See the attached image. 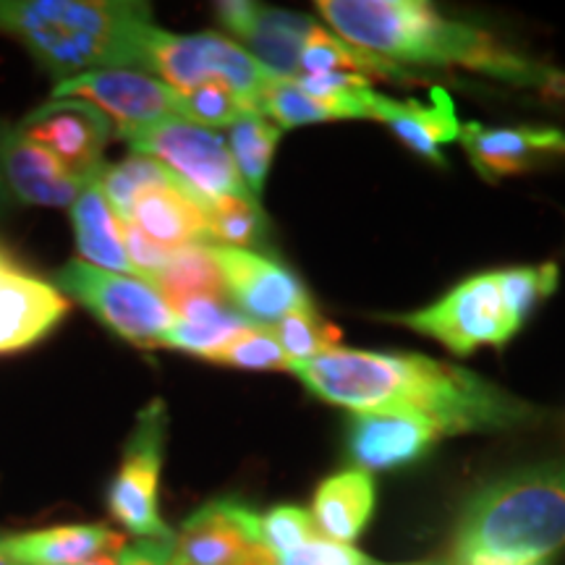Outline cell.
Wrapping results in <instances>:
<instances>
[{
    "label": "cell",
    "mask_w": 565,
    "mask_h": 565,
    "mask_svg": "<svg viewBox=\"0 0 565 565\" xmlns=\"http://www.w3.org/2000/svg\"><path fill=\"white\" fill-rule=\"evenodd\" d=\"M267 553L259 513L238 498H215L173 532V565H249Z\"/></svg>",
    "instance_id": "obj_11"
},
{
    "label": "cell",
    "mask_w": 565,
    "mask_h": 565,
    "mask_svg": "<svg viewBox=\"0 0 565 565\" xmlns=\"http://www.w3.org/2000/svg\"><path fill=\"white\" fill-rule=\"evenodd\" d=\"M291 372L328 404L353 414H416L443 435L505 429L536 419V408L477 372L422 353L333 349L294 362Z\"/></svg>",
    "instance_id": "obj_1"
},
{
    "label": "cell",
    "mask_w": 565,
    "mask_h": 565,
    "mask_svg": "<svg viewBox=\"0 0 565 565\" xmlns=\"http://www.w3.org/2000/svg\"><path fill=\"white\" fill-rule=\"evenodd\" d=\"M168 445V406L154 398L141 408L121 463L110 479L105 503L113 521L137 540H171L173 529L160 513V477Z\"/></svg>",
    "instance_id": "obj_8"
},
{
    "label": "cell",
    "mask_w": 565,
    "mask_h": 565,
    "mask_svg": "<svg viewBox=\"0 0 565 565\" xmlns=\"http://www.w3.org/2000/svg\"><path fill=\"white\" fill-rule=\"evenodd\" d=\"M252 322L244 315H238L236 309H231L228 315L217 317V320H204V322H175L171 330L158 341V349H173L192 353V356L210 359L217 351H223L233 338L244 330H249Z\"/></svg>",
    "instance_id": "obj_31"
},
{
    "label": "cell",
    "mask_w": 565,
    "mask_h": 565,
    "mask_svg": "<svg viewBox=\"0 0 565 565\" xmlns=\"http://www.w3.org/2000/svg\"><path fill=\"white\" fill-rule=\"evenodd\" d=\"M0 175L9 200L24 207H71L82 189L92 183L63 166L47 147L24 137L17 126H11L0 150Z\"/></svg>",
    "instance_id": "obj_16"
},
{
    "label": "cell",
    "mask_w": 565,
    "mask_h": 565,
    "mask_svg": "<svg viewBox=\"0 0 565 565\" xmlns=\"http://www.w3.org/2000/svg\"><path fill=\"white\" fill-rule=\"evenodd\" d=\"M11 126H13V124L3 121V118H0V150H3V141H6V137H9ZM6 202H9V194H6V186H3V175H0V210L6 207Z\"/></svg>",
    "instance_id": "obj_39"
},
{
    "label": "cell",
    "mask_w": 565,
    "mask_h": 565,
    "mask_svg": "<svg viewBox=\"0 0 565 565\" xmlns=\"http://www.w3.org/2000/svg\"><path fill=\"white\" fill-rule=\"evenodd\" d=\"M259 532H263V545L270 557L291 553L294 547L320 534L312 513L296 505H278L259 515Z\"/></svg>",
    "instance_id": "obj_35"
},
{
    "label": "cell",
    "mask_w": 565,
    "mask_h": 565,
    "mask_svg": "<svg viewBox=\"0 0 565 565\" xmlns=\"http://www.w3.org/2000/svg\"><path fill=\"white\" fill-rule=\"evenodd\" d=\"M71 303L51 280L24 267L0 275V356L30 351L55 333Z\"/></svg>",
    "instance_id": "obj_15"
},
{
    "label": "cell",
    "mask_w": 565,
    "mask_h": 565,
    "mask_svg": "<svg viewBox=\"0 0 565 565\" xmlns=\"http://www.w3.org/2000/svg\"><path fill=\"white\" fill-rule=\"evenodd\" d=\"M152 286L173 312L181 303L200 299V296L228 299V296H225L221 270H217L215 257H212V249L200 244L183 246V249L175 252L171 263H168L166 270L154 278Z\"/></svg>",
    "instance_id": "obj_26"
},
{
    "label": "cell",
    "mask_w": 565,
    "mask_h": 565,
    "mask_svg": "<svg viewBox=\"0 0 565 565\" xmlns=\"http://www.w3.org/2000/svg\"><path fill=\"white\" fill-rule=\"evenodd\" d=\"M145 71L175 92H192L207 82H223L259 110V97L275 74L257 63L238 42L217 32L173 34L154 26L147 40Z\"/></svg>",
    "instance_id": "obj_6"
},
{
    "label": "cell",
    "mask_w": 565,
    "mask_h": 565,
    "mask_svg": "<svg viewBox=\"0 0 565 565\" xmlns=\"http://www.w3.org/2000/svg\"><path fill=\"white\" fill-rule=\"evenodd\" d=\"M121 225H124V246H126V254H129L134 275L141 280H147L152 286L154 278L166 270V265L171 263L173 254L179 249H171V246L158 244L154 238L147 236L145 231L137 228L131 221H121Z\"/></svg>",
    "instance_id": "obj_37"
},
{
    "label": "cell",
    "mask_w": 565,
    "mask_h": 565,
    "mask_svg": "<svg viewBox=\"0 0 565 565\" xmlns=\"http://www.w3.org/2000/svg\"><path fill=\"white\" fill-rule=\"evenodd\" d=\"M374 511V479L366 471H338L317 487L312 519L328 540L351 545L370 524Z\"/></svg>",
    "instance_id": "obj_24"
},
{
    "label": "cell",
    "mask_w": 565,
    "mask_h": 565,
    "mask_svg": "<svg viewBox=\"0 0 565 565\" xmlns=\"http://www.w3.org/2000/svg\"><path fill=\"white\" fill-rule=\"evenodd\" d=\"M324 74H351L362 79H393V82H412L406 68L395 66L393 61L380 58V55L366 53L362 47L351 45L338 38V34L324 32L322 26H315L307 42L301 47L299 76H324ZM296 76V79H299Z\"/></svg>",
    "instance_id": "obj_25"
},
{
    "label": "cell",
    "mask_w": 565,
    "mask_h": 565,
    "mask_svg": "<svg viewBox=\"0 0 565 565\" xmlns=\"http://www.w3.org/2000/svg\"><path fill=\"white\" fill-rule=\"evenodd\" d=\"M82 565H121V553H105V555H97V557H92V561L82 563Z\"/></svg>",
    "instance_id": "obj_40"
},
{
    "label": "cell",
    "mask_w": 565,
    "mask_h": 565,
    "mask_svg": "<svg viewBox=\"0 0 565 565\" xmlns=\"http://www.w3.org/2000/svg\"><path fill=\"white\" fill-rule=\"evenodd\" d=\"M374 565H380V563H374ZM401 565H450V561H448V557H445V561H424V563H401Z\"/></svg>",
    "instance_id": "obj_42"
},
{
    "label": "cell",
    "mask_w": 565,
    "mask_h": 565,
    "mask_svg": "<svg viewBox=\"0 0 565 565\" xmlns=\"http://www.w3.org/2000/svg\"><path fill=\"white\" fill-rule=\"evenodd\" d=\"M121 565H173V536L171 540L126 542Z\"/></svg>",
    "instance_id": "obj_38"
},
{
    "label": "cell",
    "mask_w": 565,
    "mask_h": 565,
    "mask_svg": "<svg viewBox=\"0 0 565 565\" xmlns=\"http://www.w3.org/2000/svg\"><path fill=\"white\" fill-rule=\"evenodd\" d=\"M458 139L477 171L490 181L524 173L536 162L565 154V131L557 129H484L482 124H466Z\"/></svg>",
    "instance_id": "obj_18"
},
{
    "label": "cell",
    "mask_w": 565,
    "mask_h": 565,
    "mask_svg": "<svg viewBox=\"0 0 565 565\" xmlns=\"http://www.w3.org/2000/svg\"><path fill=\"white\" fill-rule=\"evenodd\" d=\"M13 267H19V263L11 257V252L6 249L3 244H0V275H6L9 270H13Z\"/></svg>",
    "instance_id": "obj_41"
},
{
    "label": "cell",
    "mask_w": 565,
    "mask_h": 565,
    "mask_svg": "<svg viewBox=\"0 0 565 565\" xmlns=\"http://www.w3.org/2000/svg\"><path fill=\"white\" fill-rule=\"evenodd\" d=\"M565 550V461L513 471L482 487L463 508L454 555L513 565H550Z\"/></svg>",
    "instance_id": "obj_4"
},
{
    "label": "cell",
    "mask_w": 565,
    "mask_h": 565,
    "mask_svg": "<svg viewBox=\"0 0 565 565\" xmlns=\"http://www.w3.org/2000/svg\"><path fill=\"white\" fill-rule=\"evenodd\" d=\"M249 113H259L249 100H244L238 92H233L228 84L223 82H207L194 87L192 92L181 95V110L179 118L192 121L204 129H231L233 124L242 121Z\"/></svg>",
    "instance_id": "obj_30"
},
{
    "label": "cell",
    "mask_w": 565,
    "mask_h": 565,
    "mask_svg": "<svg viewBox=\"0 0 565 565\" xmlns=\"http://www.w3.org/2000/svg\"><path fill=\"white\" fill-rule=\"evenodd\" d=\"M443 429L416 414H356L349 427V456L359 471H393L414 461L440 440Z\"/></svg>",
    "instance_id": "obj_17"
},
{
    "label": "cell",
    "mask_w": 565,
    "mask_h": 565,
    "mask_svg": "<svg viewBox=\"0 0 565 565\" xmlns=\"http://www.w3.org/2000/svg\"><path fill=\"white\" fill-rule=\"evenodd\" d=\"M126 536L105 524H61L21 534H0V550L21 565H82L105 553H121Z\"/></svg>",
    "instance_id": "obj_19"
},
{
    "label": "cell",
    "mask_w": 565,
    "mask_h": 565,
    "mask_svg": "<svg viewBox=\"0 0 565 565\" xmlns=\"http://www.w3.org/2000/svg\"><path fill=\"white\" fill-rule=\"evenodd\" d=\"M51 100H82L95 105L118 129L179 118L181 92L158 76L134 68H108L74 76L53 87Z\"/></svg>",
    "instance_id": "obj_10"
},
{
    "label": "cell",
    "mask_w": 565,
    "mask_h": 565,
    "mask_svg": "<svg viewBox=\"0 0 565 565\" xmlns=\"http://www.w3.org/2000/svg\"><path fill=\"white\" fill-rule=\"evenodd\" d=\"M273 565H374V561L362 550L317 534L291 553L273 557Z\"/></svg>",
    "instance_id": "obj_36"
},
{
    "label": "cell",
    "mask_w": 565,
    "mask_h": 565,
    "mask_svg": "<svg viewBox=\"0 0 565 565\" xmlns=\"http://www.w3.org/2000/svg\"><path fill=\"white\" fill-rule=\"evenodd\" d=\"M53 286L82 303L110 333L141 349H158V341L179 322V317L147 280L92 267L71 259L53 275Z\"/></svg>",
    "instance_id": "obj_5"
},
{
    "label": "cell",
    "mask_w": 565,
    "mask_h": 565,
    "mask_svg": "<svg viewBox=\"0 0 565 565\" xmlns=\"http://www.w3.org/2000/svg\"><path fill=\"white\" fill-rule=\"evenodd\" d=\"M273 333L282 345V351L291 356V362H307V359L341 349V330L335 324L324 322L315 312V307L282 317L280 322L273 324Z\"/></svg>",
    "instance_id": "obj_32"
},
{
    "label": "cell",
    "mask_w": 565,
    "mask_h": 565,
    "mask_svg": "<svg viewBox=\"0 0 565 565\" xmlns=\"http://www.w3.org/2000/svg\"><path fill=\"white\" fill-rule=\"evenodd\" d=\"M498 273L508 309H511L513 320L519 324H524L526 317L534 312L536 303L545 301L555 291L557 278H561V270L553 263L536 267H511V270Z\"/></svg>",
    "instance_id": "obj_34"
},
{
    "label": "cell",
    "mask_w": 565,
    "mask_h": 565,
    "mask_svg": "<svg viewBox=\"0 0 565 565\" xmlns=\"http://www.w3.org/2000/svg\"><path fill=\"white\" fill-rule=\"evenodd\" d=\"M71 225H74L76 252L82 263L100 270L134 275L129 254L124 246V225L116 210L110 207L100 181H92L82 189L76 202L71 204ZM137 278V275H134Z\"/></svg>",
    "instance_id": "obj_22"
},
{
    "label": "cell",
    "mask_w": 565,
    "mask_h": 565,
    "mask_svg": "<svg viewBox=\"0 0 565 565\" xmlns=\"http://www.w3.org/2000/svg\"><path fill=\"white\" fill-rule=\"evenodd\" d=\"M13 126L24 137L47 147L63 166H68L84 181L100 179L105 168L103 154L110 141L113 124L95 105L82 100H51Z\"/></svg>",
    "instance_id": "obj_13"
},
{
    "label": "cell",
    "mask_w": 565,
    "mask_h": 565,
    "mask_svg": "<svg viewBox=\"0 0 565 565\" xmlns=\"http://www.w3.org/2000/svg\"><path fill=\"white\" fill-rule=\"evenodd\" d=\"M97 181H100L103 192L108 196L110 207L116 210V215L126 221L134 202L141 194L179 179L166 166H160L158 160L147 158V154H131V158L116 162V166H105Z\"/></svg>",
    "instance_id": "obj_29"
},
{
    "label": "cell",
    "mask_w": 565,
    "mask_h": 565,
    "mask_svg": "<svg viewBox=\"0 0 565 565\" xmlns=\"http://www.w3.org/2000/svg\"><path fill=\"white\" fill-rule=\"evenodd\" d=\"M280 126H275L263 113H249L242 121H236L228 129V150L236 162L238 175L246 183L252 196L263 194L267 171L275 154V147L280 141Z\"/></svg>",
    "instance_id": "obj_28"
},
{
    "label": "cell",
    "mask_w": 565,
    "mask_h": 565,
    "mask_svg": "<svg viewBox=\"0 0 565 565\" xmlns=\"http://www.w3.org/2000/svg\"><path fill=\"white\" fill-rule=\"evenodd\" d=\"M372 89H353L343 97H317L307 92L296 79L273 76L263 97H259V113L270 118L280 129L294 126L322 124V121H345V118H370Z\"/></svg>",
    "instance_id": "obj_23"
},
{
    "label": "cell",
    "mask_w": 565,
    "mask_h": 565,
    "mask_svg": "<svg viewBox=\"0 0 565 565\" xmlns=\"http://www.w3.org/2000/svg\"><path fill=\"white\" fill-rule=\"evenodd\" d=\"M317 11L338 38L385 61L461 66L515 87L565 92L563 74L508 51L477 26L445 19L422 0H322Z\"/></svg>",
    "instance_id": "obj_2"
},
{
    "label": "cell",
    "mask_w": 565,
    "mask_h": 565,
    "mask_svg": "<svg viewBox=\"0 0 565 565\" xmlns=\"http://www.w3.org/2000/svg\"><path fill=\"white\" fill-rule=\"evenodd\" d=\"M137 228L158 244L183 249V246H207L204 200L189 192L181 181L150 189L134 202L129 217Z\"/></svg>",
    "instance_id": "obj_21"
},
{
    "label": "cell",
    "mask_w": 565,
    "mask_h": 565,
    "mask_svg": "<svg viewBox=\"0 0 565 565\" xmlns=\"http://www.w3.org/2000/svg\"><path fill=\"white\" fill-rule=\"evenodd\" d=\"M0 565H21V563H19V561H13L11 555H6L3 550H0Z\"/></svg>",
    "instance_id": "obj_43"
},
{
    "label": "cell",
    "mask_w": 565,
    "mask_h": 565,
    "mask_svg": "<svg viewBox=\"0 0 565 565\" xmlns=\"http://www.w3.org/2000/svg\"><path fill=\"white\" fill-rule=\"evenodd\" d=\"M370 118L391 126L408 150L433 162H443V145H450L461 134L454 103L443 89H433V103L427 105L419 100L401 103L372 92Z\"/></svg>",
    "instance_id": "obj_20"
},
{
    "label": "cell",
    "mask_w": 565,
    "mask_h": 565,
    "mask_svg": "<svg viewBox=\"0 0 565 565\" xmlns=\"http://www.w3.org/2000/svg\"><path fill=\"white\" fill-rule=\"evenodd\" d=\"M116 134L131 147L134 154L158 160L202 200L252 196L221 131L204 129L183 118H162L158 124L118 129Z\"/></svg>",
    "instance_id": "obj_7"
},
{
    "label": "cell",
    "mask_w": 565,
    "mask_h": 565,
    "mask_svg": "<svg viewBox=\"0 0 565 565\" xmlns=\"http://www.w3.org/2000/svg\"><path fill=\"white\" fill-rule=\"evenodd\" d=\"M210 249L221 270L231 307L252 324L273 328L282 317L315 307L303 282L282 263L267 259L257 252L221 249V246H210Z\"/></svg>",
    "instance_id": "obj_12"
},
{
    "label": "cell",
    "mask_w": 565,
    "mask_h": 565,
    "mask_svg": "<svg viewBox=\"0 0 565 565\" xmlns=\"http://www.w3.org/2000/svg\"><path fill=\"white\" fill-rule=\"evenodd\" d=\"M210 362L223 366H236V370H286L291 372V356L282 351L275 338L273 328H259L252 324L249 330L238 333L233 341L217 351Z\"/></svg>",
    "instance_id": "obj_33"
},
{
    "label": "cell",
    "mask_w": 565,
    "mask_h": 565,
    "mask_svg": "<svg viewBox=\"0 0 565 565\" xmlns=\"http://www.w3.org/2000/svg\"><path fill=\"white\" fill-rule=\"evenodd\" d=\"M215 11L223 30L242 40L246 45L244 51L257 63H263L270 74L282 76V79L299 76L303 42L315 26H320L312 17L249 3V0H225L215 6Z\"/></svg>",
    "instance_id": "obj_14"
},
{
    "label": "cell",
    "mask_w": 565,
    "mask_h": 565,
    "mask_svg": "<svg viewBox=\"0 0 565 565\" xmlns=\"http://www.w3.org/2000/svg\"><path fill=\"white\" fill-rule=\"evenodd\" d=\"M204 223H207V246L221 249H244L265 242L267 217L254 196H221L204 200Z\"/></svg>",
    "instance_id": "obj_27"
},
{
    "label": "cell",
    "mask_w": 565,
    "mask_h": 565,
    "mask_svg": "<svg viewBox=\"0 0 565 565\" xmlns=\"http://www.w3.org/2000/svg\"><path fill=\"white\" fill-rule=\"evenodd\" d=\"M398 322L435 338L461 356L479 345H503L521 330L505 303L500 273H482L458 282L433 307L401 315Z\"/></svg>",
    "instance_id": "obj_9"
},
{
    "label": "cell",
    "mask_w": 565,
    "mask_h": 565,
    "mask_svg": "<svg viewBox=\"0 0 565 565\" xmlns=\"http://www.w3.org/2000/svg\"><path fill=\"white\" fill-rule=\"evenodd\" d=\"M152 30V6L134 0H0V34L21 42L55 84L145 68Z\"/></svg>",
    "instance_id": "obj_3"
}]
</instances>
